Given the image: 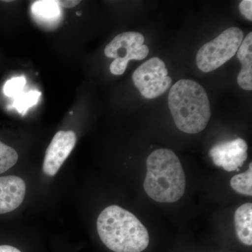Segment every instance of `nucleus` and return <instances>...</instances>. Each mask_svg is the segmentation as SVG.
Instances as JSON below:
<instances>
[{
  "mask_svg": "<svg viewBox=\"0 0 252 252\" xmlns=\"http://www.w3.org/2000/svg\"><path fill=\"white\" fill-rule=\"evenodd\" d=\"M102 243L114 252H141L149 244L148 230L131 212L118 205L106 207L97 220Z\"/></svg>",
  "mask_w": 252,
  "mask_h": 252,
  "instance_id": "1",
  "label": "nucleus"
},
{
  "mask_svg": "<svg viewBox=\"0 0 252 252\" xmlns=\"http://www.w3.org/2000/svg\"><path fill=\"white\" fill-rule=\"evenodd\" d=\"M147 175L144 181L146 193L158 203L178 201L185 193L186 176L180 159L172 151L158 149L147 160Z\"/></svg>",
  "mask_w": 252,
  "mask_h": 252,
  "instance_id": "2",
  "label": "nucleus"
},
{
  "mask_svg": "<svg viewBox=\"0 0 252 252\" xmlns=\"http://www.w3.org/2000/svg\"><path fill=\"white\" fill-rule=\"evenodd\" d=\"M168 105L175 126L185 133L201 132L211 117L206 91L198 82L190 79H182L172 86Z\"/></svg>",
  "mask_w": 252,
  "mask_h": 252,
  "instance_id": "3",
  "label": "nucleus"
},
{
  "mask_svg": "<svg viewBox=\"0 0 252 252\" xmlns=\"http://www.w3.org/2000/svg\"><path fill=\"white\" fill-rule=\"evenodd\" d=\"M244 39L240 28L231 27L215 39L202 46L196 55V64L203 72H210L221 67L238 52Z\"/></svg>",
  "mask_w": 252,
  "mask_h": 252,
  "instance_id": "4",
  "label": "nucleus"
},
{
  "mask_svg": "<svg viewBox=\"0 0 252 252\" xmlns=\"http://www.w3.org/2000/svg\"><path fill=\"white\" fill-rule=\"evenodd\" d=\"M144 42V36L137 32H126L115 36L104 49L105 56L114 59L110 65L112 74L122 75L131 60L141 61L147 58L149 49Z\"/></svg>",
  "mask_w": 252,
  "mask_h": 252,
  "instance_id": "5",
  "label": "nucleus"
},
{
  "mask_svg": "<svg viewBox=\"0 0 252 252\" xmlns=\"http://www.w3.org/2000/svg\"><path fill=\"white\" fill-rule=\"evenodd\" d=\"M167 74L165 63L158 58H152L136 69L132 80L144 98H157L171 86L172 79Z\"/></svg>",
  "mask_w": 252,
  "mask_h": 252,
  "instance_id": "6",
  "label": "nucleus"
},
{
  "mask_svg": "<svg viewBox=\"0 0 252 252\" xmlns=\"http://www.w3.org/2000/svg\"><path fill=\"white\" fill-rule=\"evenodd\" d=\"M77 142V135L72 130L59 131L46 149L43 171L49 177L59 172L66 159L69 157Z\"/></svg>",
  "mask_w": 252,
  "mask_h": 252,
  "instance_id": "7",
  "label": "nucleus"
},
{
  "mask_svg": "<svg viewBox=\"0 0 252 252\" xmlns=\"http://www.w3.org/2000/svg\"><path fill=\"white\" fill-rule=\"evenodd\" d=\"M248 145L243 139L220 142L212 147L210 156L217 167L233 172L243 166L248 159Z\"/></svg>",
  "mask_w": 252,
  "mask_h": 252,
  "instance_id": "8",
  "label": "nucleus"
},
{
  "mask_svg": "<svg viewBox=\"0 0 252 252\" xmlns=\"http://www.w3.org/2000/svg\"><path fill=\"white\" fill-rule=\"evenodd\" d=\"M26 191V183L21 177H0V215L17 209L24 200Z\"/></svg>",
  "mask_w": 252,
  "mask_h": 252,
  "instance_id": "9",
  "label": "nucleus"
},
{
  "mask_svg": "<svg viewBox=\"0 0 252 252\" xmlns=\"http://www.w3.org/2000/svg\"><path fill=\"white\" fill-rule=\"evenodd\" d=\"M237 56L242 63V69L238 76V84L245 91L252 90V32L243 39Z\"/></svg>",
  "mask_w": 252,
  "mask_h": 252,
  "instance_id": "10",
  "label": "nucleus"
},
{
  "mask_svg": "<svg viewBox=\"0 0 252 252\" xmlns=\"http://www.w3.org/2000/svg\"><path fill=\"white\" fill-rule=\"evenodd\" d=\"M234 222L238 240L247 246L252 245V204H243L235 211Z\"/></svg>",
  "mask_w": 252,
  "mask_h": 252,
  "instance_id": "11",
  "label": "nucleus"
},
{
  "mask_svg": "<svg viewBox=\"0 0 252 252\" xmlns=\"http://www.w3.org/2000/svg\"><path fill=\"white\" fill-rule=\"evenodd\" d=\"M32 13L38 20L44 22L56 21L61 15L59 1H36L32 5Z\"/></svg>",
  "mask_w": 252,
  "mask_h": 252,
  "instance_id": "12",
  "label": "nucleus"
},
{
  "mask_svg": "<svg viewBox=\"0 0 252 252\" xmlns=\"http://www.w3.org/2000/svg\"><path fill=\"white\" fill-rule=\"evenodd\" d=\"M230 187L237 193L242 195H252V163L246 172L238 174L232 177L230 180Z\"/></svg>",
  "mask_w": 252,
  "mask_h": 252,
  "instance_id": "13",
  "label": "nucleus"
},
{
  "mask_svg": "<svg viewBox=\"0 0 252 252\" xmlns=\"http://www.w3.org/2000/svg\"><path fill=\"white\" fill-rule=\"evenodd\" d=\"M41 95V93L37 91L22 92L14 97V102L11 107L16 109L22 115H25L29 108L37 104Z\"/></svg>",
  "mask_w": 252,
  "mask_h": 252,
  "instance_id": "14",
  "label": "nucleus"
},
{
  "mask_svg": "<svg viewBox=\"0 0 252 252\" xmlns=\"http://www.w3.org/2000/svg\"><path fill=\"white\" fill-rule=\"evenodd\" d=\"M18 159L17 152L14 149L0 142V174L14 166Z\"/></svg>",
  "mask_w": 252,
  "mask_h": 252,
  "instance_id": "15",
  "label": "nucleus"
},
{
  "mask_svg": "<svg viewBox=\"0 0 252 252\" xmlns=\"http://www.w3.org/2000/svg\"><path fill=\"white\" fill-rule=\"evenodd\" d=\"M26 84V77H16L6 81L4 86V94L9 97H14L21 94Z\"/></svg>",
  "mask_w": 252,
  "mask_h": 252,
  "instance_id": "16",
  "label": "nucleus"
},
{
  "mask_svg": "<svg viewBox=\"0 0 252 252\" xmlns=\"http://www.w3.org/2000/svg\"><path fill=\"white\" fill-rule=\"evenodd\" d=\"M239 10L244 17L249 21H252V0H243L239 4Z\"/></svg>",
  "mask_w": 252,
  "mask_h": 252,
  "instance_id": "17",
  "label": "nucleus"
},
{
  "mask_svg": "<svg viewBox=\"0 0 252 252\" xmlns=\"http://www.w3.org/2000/svg\"><path fill=\"white\" fill-rule=\"evenodd\" d=\"M81 2V1H76V0H69V1H59L60 6L64 8H72L77 6Z\"/></svg>",
  "mask_w": 252,
  "mask_h": 252,
  "instance_id": "18",
  "label": "nucleus"
},
{
  "mask_svg": "<svg viewBox=\"0 0 252 252\" xmlns=\"http://www.w3.org/2000/svg\"><path fill=\"white\" fill-rule=\"evenodd\" d=\"M0 252H21L17 248L10 245H0Z\"/></svg>",
  "mask_w": 252,
  "mask_h": 252,
  "instance_id": "19",
  "label": "nucleus"
}]
</instances>
